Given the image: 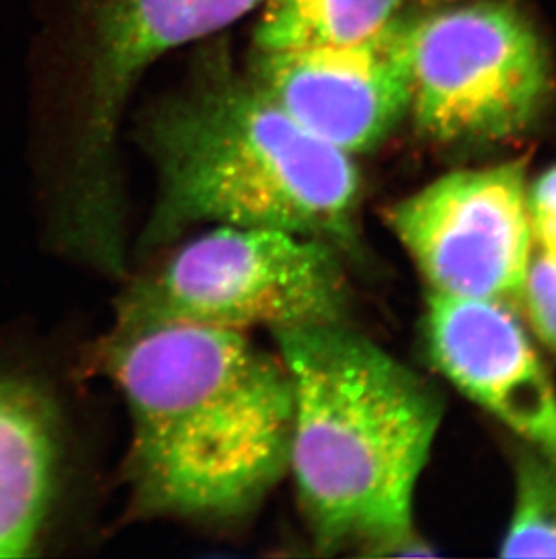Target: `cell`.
I'll return each instance as SVG.
<instances>
[{"mask_svg": "<svg viewBox=\"0 0 556 559\" xmlns=\"http://www.w3.org/2000/svg\"><path fill=\"white\" fill-rule=\"evenodd\" d=\"M98 370L125 401L132 516L233 523L288 473L293 391L246 333L161 324L109 333Z\"/></svg>", "mask_w": 556, "mask_h": 559, "instance_id": "obj_1", "label": "cell"}, {"mask_svg": "<svg viewBox=\"0 0 556 559\" xmlns=\"http://www.w3.org/2000/svg\"><path fill=\"white\" fill-rule=\"evenodd\" d=\"M271 335L293 391L288 473L316 552L407 550L436 391L347 322Z\"/></svg>", "mask_w": 556, "mask_h": 559, "instance_id": "obj_2", "label": "cell"}, {"mask_svg": "<svg viewBox=\"0 0 556 559\" xmlns=\"http://www.w3.org/2000/svg\"><path fill=\"white\" fill-rule=\"evenodd\" d=\"M158 175L142 249L194 227L274 228L360 249V175L352 154L305 131L258 87L226 69L165 102L145 127Z\"/></svg>", "mask_w": 556, "mask_h": 559, "instance_id": "obj_3", "label": "cell"}, {"mask_svg": "<svg viewBox=\"0 0 556 559\" xmlns=\"http://www.w3.org/2000/svg\"><path fill=\"white\" fill-rule=\"evenodd\" d=\"M343 259L326 241L286 230L214 227L126 288L111 333L341 324L349 313Z\"/></svg>", "mask_w": 556, "mask_h": 559, "instance_id": "obj_4", "label": "cell"}, {"mask_svg": "<svg viewBox=\"0 0 556 559\" xmlns=\"http://www.w3.org/2000/svg\"><path fill=\"white\" fill-rule=\"evenodd\" d=\"M409 46V112L434 140L515 136L546 104V46L508 2L483 0L415 15Z\"/></svg>", "mask_w": 556, "mask_h": 559, "instance_id": "obj_5", "label": "cell"}, {"mask_svg": "<svg viewBox=\"0 0 556 559\" xmlns=\"http://www.w3.org/2000/svg\"><path fill=\"white\" fill-rule=\"evenodd\" d=\"M266 0H89L76 145L74 228L109 236L121 228L116 136L126 100L159 57L205 38Z\"/></svg>", "mask_w": 556, "mask_h": 559, "instance_id": "obj_6", "label": "cell"}, {"mask_svg": "<svg viewBox=\"0 0 556 559\" xmlns=\"http://www.w3.org/2000/svg\"><path fill=\"white\" fill-rule=\"evenodd\" d=\"M525 162L443 176L387 211L432 292L519 307L531 261Z\"/></svg>", "mask_w": 556, "mask_h": 559, "instance_id": "obj_7", "label": "cell"}, {"mask_svg": "<svg viewBox=\"0 0 556 559\" xmlns=\"http://www.w3.org/2000/svg\"><path fill=\"white\" fill-rule=\"evenodd\" d=\"M412 19L354 43L257 51L250 76L313 136L363 153L410 111Z\"/></svg>", "mask_w": 556, "mask_h": 559, "instance_id": "obj_8", "label": "cell"}, {"mask_svg": "<svg viewBox=\"0 0 556 559\" xmlns=\"http://www.w3.org/2000/svg\"><path fill=\"white\" fill-rule=\"evenodd\" d=\"M426 348L451 384L556 460V390L515 307L432 292Z\"/></svg>", "mask_w": 556, "mask_h": 559, "instance_id": "obj_9", "label": "cell"}, {"mask_svg": "<svg viewBox=\"0 0 556 559\" xmlns=\"http://www.w3.org/2000/svg\"><path fill=\"white\" fill-rule=\"evenodd\" d=\"M57 418L35 388L0 382V558L29 552L53 500Z\"/></svg>", "mask_w": 556, "mask_h": 559, "instance_id": "obj_10", "label": "cell"}, {"mask_svg": "<svg viewBox=\"0 0 556 559\" xmlns=\"http://www.w3.org/2000/svg\"><path fill=\"white\" fill-rule=\"evenodd\" d=\"M410 0H266L257 51L311 48L373 37L404 19ZM410 16V15H409Z\"/></svg>", "mask_w": 556, "mask_h": 559, "instance_id": "obj_11", "label": "cell"}, {"mask_svg": "<svg viewBox=\"0 0 556 559\" xmlns=\"http://www.w3.org/2000/svg\"><path fill=\"white\" fill-rule=\"evenodd\" d=\"M500 555L556 558V460L524 449L517 460V497Z\"/></svg>", "mask_w": 556, "mask_h": 559, "instance_id": "obj_12", "label": "cell"}, {"mask_svg": "<svg viewBox=\"0 0 556 559\" xmlns=\"http://www.w3.org/2000/svg\"><path fill=\"white\" fill-rule=\"evenodd\" d=\"M520 305L539 337L556 352V261L539 250L531 253Z\"/></svg>", "mask_w": 556, "mask_h": 559, "instance_id": "obj_13", "label": "cell"}, {"mask_svg": "<svg viewBox=\"0 0 556 559\" xmlns=\"http://www.w3.org/2000/svg\"><path fill=\"white\" fill-rule=\"evenodd\" d=\"M536 250L556 261V165L539 176L525 195Z\"/></svg>", "mask_w": 556, "mask_h": 559, "instance_id": "obj_14", "label": "cell"}]
</instances>
